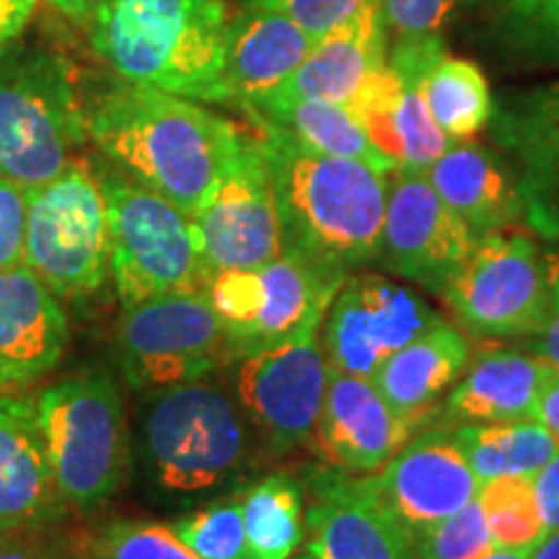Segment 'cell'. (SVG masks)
<instances>
[{"label":"cell","mask_w":559,"mask_h":559,"mask_svg":"<svg viewBox=\"0 0 559 559\" xmlns=\"http://www.w3.org/2000/svg\"><path fill=\"white\" fill-rule=\"evenodd\" d=\"M531 559H559V528L547 531V536L531 551Z\"/></svg>","instance_id":"obj_45"},{"label":"cell","mask_w":559,"mask_h":559,"mask_svg":"<svg viewBox=\"0 0 559 559\" xmlns=\"http://www.w3.org/2000/svg\"><path fill=\"white\" fill-rule=\"evenodd\" d=\"M306 551L317 559H419L415 536L370 474L321 466L306 474Z\"/></svg>","instance_id":"obj_16"},{"label":"cell","mask_w":559,"mask_h":559,"mask_svg":"<svg viewBox=\"0 0 559 559\" xmlns=\"http://www.w3.org/2000/svg\"><path fill=\"white\" fill-rule=\"evenodd\" d=\"M94 559H200L166 523L111 519L88 542Z\"/></svg>","instance_id":"obj_33"},{"label":"cell","mask_w":559,"mask_h":559,"mask_svg":"<svg viewBox=\"0 0 559 559\" xmlns=\"http://www.w3.org/2000/svg\"><path fill=\"white\" fill-rule=\"evenodd\" d=\"M0 559H94V551L58 528H41L0 534Z\"/></svg>","instance_id":"obj_37"},{"label":"cell","mask_w":559,"mask_h":559,"mask_svg":"<svg viewBox=\"0 0 559 559\" xmlns=\"http://www.w3.org/2000/svg\"><path fill=\"white\" fill-rule=\"evenodd\" d=\"M45 3H50L55 11L62 13V16L86 24V19L96 11V5H99L102 0H45Z\"/></svg>","instance_id":"obj_44"},{"label":"cell","mask_w":559,"mask_h":559,"mask_svg":"<svg viewBox=\"0 0 559 559\" xmlns=\"http://www.w3.org/2000/svg\"><path fill=\"white\" fill-rule=\"evenodd\" d=\"M376 3L381 0H249V5H257V9L285 13L317 41Z\"/></svg>","instance_id":"obj_36"},{"label":"cell","mask_w":559,"mask_h":559,"mask_svg":"<svg viewBox=\"0 0 559 559\" xmlns=\"http://www.w3.org/2000/svg\"><path fill=\"white\" fill-rule=\"evenodd\" d=\"M536 419L547 428L559 443V368L549 366L547 381H544L539 394V407H536Z\"/></svg>","instance_id":"obj_43"},{"label":"cell","mask_w":559,"mask_h":559,"mask_svg":"<svg viewBox=\"0 0 559 559\" xmlns=\"http://www.w3.org/2000/svg\"><path fill=\"white\" fill-rule=\"evenodd\" d=\"M39 0H0V45L16 39L21 29L29 24Z\"/></svg>","instance_id":"obj_42"},{"label":"cell","mask_w":559,"mask_h":559,"mask_svg":"<svg viewBox=\"0 0 559 559\" xmlns=\"http://www.w3.org/2000/svg\"><path fill=\"white\" fill-rule=\"evenodd\" d=\"M221 0H102L88 45L124 81L200 104H230Z\"/></svg>","instance_id":"obj_4"},{"label":"cell","mask_w":559,"mask_h":559,"mask_svg":"<svg viewBox=\"0 0 559 559\" xmlns=\"http://www.w3.org/2000/svg\"><path fill=\"white\" fill-rule=\"evenodd\" d=\"M115 360L124 386L138 394L207 379L234 355L207 293L174 290L122 306Z\"/></svg>","instance_id":"obj_9"},{"label":"cell","mask_w":559,"mask_h":559,"mask_svg":"<svg viewBox=\"0 0 559 559\" xmlns=\"http://www.w3.org/2000/svg\"><path fill=\"white\" fill-rule=\"evenodd\" d=\"M109 223V277L122 306L174 290H202L210 270L192 218L117 166L94 164Z\"/></svg>","instance_id":"obj_7"},{"label":"cell","mask_w":559,"mask_h":559,"mask_svg":"<svg viewBox=\"0 0 559 559\" xmlns=\"http://www.w3.org/2000/svg\"><path fill=\"white\" fill-rule=\"evenodd\" d=\"M68 515L47 456L37 394H0V534L60 528Z\"/></svg>","instance_id":"obj_19"},{"label":"cell","mask_w":559,"mask_h":559,"mask_svg":"<svg viewBox=\"0 0 559 559\" xmlns=\"http://www.w3.org/2000/svg\"><path fill=\"white\" fill-rule=\"evenodd\" d=\"M317 39L285 13L249 5L226 26V81L230 102L254 107L283 86Z\"/></svg>","instance_id":"obj_25"},{"label":"cell","mask_w":559,"mask_h":559,"mask_svg":"<svg viewBox=\"0 0 559 559\" xmlns=\"http://www.w3.org/2000/svg\"><path fill=\"white\" fill-rule=\"evenodd\" d=\"M254 128L275 185L283 254L342 277L379 260L389 174L304 148L264 122Z\"/></svg>","instance_id":"obj_2"},{"label":"cell","mask_w":559,"mask_h":559,"mask_svg":"<svg viewBox=\"0 0 559 559\" xmlns=\"http://www.w3.org/2000/svg\"><path fill=\"white\" fill-rule=\"evenodd\" d=\"M24 267L70 304L111 285L107 202L91 160H70L58 177L26 190Z\"/></svg>","instance_id":"obj_8"},{"label":"cell","mask_w":559,"mask_h":559,"mask_svg":"<svg viewBox=\"0 0 559 559\" xmlns=\"http://www.w3.org/2000/svg\"><path fill=\"white\" fill-rule=\"evenodd\" d=\"M544 262H547L551 313H549L547 326H544L536 337H528L526 347L531 355H536L539 360L559 368V249L551 251L549 257H544Z\"/></svg>","instance_id":"obj_40"},{"label":"cell","mask_w":559,"mask_h":559,"mask_svg":"<svg viewBox=\"0 0 559 559\" xmlns=\"http://www.w3.org/2000/svg\"><path fill=\"white\" fill-rule=\"evenodd\" d=\"M254 122H264L296 140L304 148L324 153V156L355 158L373 169L391 174L394 160L379 151L362 128L360 117L345 104L311 102V99H267L243 107Z\"/></svg>","instance_id":"obj_27"},{"label":"cell","mask_w":559,"mask_h":559,"mask_svg":"<svg viewBox=\"0 0 559 559\" xmlns=\"http://www.w3.org/2000/svg\"><path fill=\"white\" fill-rule=\"evenodd\" d=\"M430 185L453 213L466 223L474 239L513 228L523 221V202L515 174L477 143H451L428 169Z\"/></svg>","instance_id":"obj_26"},{"label":"cell","mask_w":559,"mask_h":559,"mask_svg":"<svg viewBox=\"0 0 559 559\" xmlns=\"http://www.w3.org/2000/svg\"><path fill=\"white\" fill-rule=\"evenodd\" d=\"M469 0H381L389 41L440 39V32Z\"/></svg>","instance_id":"obj_35"},{"label":"cell","mask_w":559,"mask_h":559,"mask_svg":"<svg viewBox=\"0 0 559 559\" xmlns=\"http://www.w3.org/2000/svg\"><path fill=\"white\" fill-rule=\"evenodd\" d=\"M130 430V479L156 508H194L249 464V419L210 379L138 391Z\"/></svg>","instance_id":"obj_3"},{"label":"cell","mask_w":559,"mask_h":559,"mask_svg":"<svg viewBox=\"0 0 559 559\" xmlns=\"http://www.w3.org/2000/svg\"><path fill=\"white\" fill-rule=\"evenodd\" d=\"M169 528L200 559H251L239 498H221L187 510Z\"/></svg>","instance_id":"obj_32"},{"label":"cell","mask_w":559,"mask_h":559,"mask_svg":"<svg viewBox=\"0 0 559 559\" xmlns=\"http://www.w3.org/2000/svg\"><path fill=\"white\" fill-rule=\"evenodd\" d=\"M68 347L62 300L24 264L0 272V394L37 386L60 366Z\"/></svg>","instance_id":"obj_21"},{"label":"cell","mask_w":559,"mask_h":559,"mask_svg":"<svg viewBox=\"0 0 559 559\" xmlns=\"http://www.w3.org/2000/svg\"><path fill=\"white\" fill-rule=\"evenodd\" d=\"M192 226L210 275L254 270L283 254L275 185L260 138L243 135L234 164Z\"/></svg>","instance_id":"obj_13"},{"label":"cell","mask_w":559,"mask_h":559,"mask_svg":"<svg viewBox=\"0 0 559 559\" xmlns=\"http://www.w3.org/2000/svg\"><path fill=\"white\" fill-rule=\"evenodd\" d=\"M547 373L549 362L521 349H479L440 404V423L489 425L536 419Z\"/></svg>","instance_id":"obj_23"},{"label":"cell","mask_w":559,"mask_h":559,"mask_svg":"<svg viewBox=\"0 0 559 559\" xmlns=\"http://www.w3.org/2000/svg\"><path fill=\"white\" fill-rule=\"evenodd\" d=\"M432 120L451 143H461L485 128L492 117V96L485 73L469 60L440 55L423 83Z\"/></svg>","instance_id":"obj_30"},{"label":"cell","mask_w":559,"mask_h":559,"mask_svg":"<svg viewBox=\"0 0 559 559\" xmlns=\"http://www.w3.org/2000/svg\"><path fill=\"white\" fill-rule=\"evenodd\" d=\"M508 13L523 39L559 58V0H508Z\"/></svg>","instance_id":"obj_38"},{"label":"cell","mask_w":559,"mask_h":559,"mask_svg":"<svg viewBox=\"0 0 559 559\" xmlns=\"http://www.w3.org/2000/svg\"><path fill=\"white\" fill-rule=\"evenodd\" d=\"M419 559H481L495 551L492 534H489L485 510L474 498L464 508L451 513L449 519L432 523L430 528L415 536Z\"/></svg>","instance_id":"obj_34"},{"label":"cell","mask_w":559,"mask_h":559,"mask_svg":"<svg viewBox=\"0 0 559 559\" xmlns=\"http://www.w3.org/2000/svg\"><path fill=\"white\" fill-rule=\"evenodd\" d=\"M440 298L461 330L474 337H536L551 313L539 243L510 228L477 239L469 260L440 290Z\"/></svg>","instance_id":"obj_10"},{"label":"cell","mask_w":559,"mask_h":559,"mask_svg":"<svg viewBox=\"0 0 559 559\" xmlns=\"http://www.w3.org/2000/svg\"><path fill=\"white\" fill-rule=\"evenodd\" d=\"M324 317H313L283 345L239 360L236 402L272 453H290L313 440L330 370L321 347Z\"/></svg>","instance_id":"obj_12"},{"label":"cell","mask_w":559,"mask_h":559,"mask_svg":"<svg viewBox=\"0 0 559 559\" xmlns=\"http://www.w3.org/2000/svg\"><path fill=\"white\" fill-rule=\"evenodd\" d=\"M26 190L0 179V272L24 264Z\"/></svg>","instance_id":"obj_39"},{"label":"cell","mask_w":559,"mask_h":559,"mask_svg":"<svg viewBox=\"0 0 559 559\" xmlns=\"http://www.w3.org/2000/svg\"><path fill=\"white\" fill-rule=\"evenodd\" d=\"M342 283V275L280 254L254 270L215 272L202 290L226 326L230 355L243 360L293 340L313 317L326 313Z\"/></svg>","instance_id":"obj_11"},{"label":"cell","mask_w":559,"mask_h":559,"mask_svg":"<svg viewBox=\"0 0 559 559\" xmlns=\"http://www.w3.org/2000/svg\"><path fill=\"white\" fill-rule=\"evenodd\" d=\"M389 62V32L381 3L321 37L309 58L267 99H311L353 107ZM262 99V102H267Z\"/></svg>","instance_id":"obj_22"},{"label":"cell","mask_w":559,"mask_h":559,"mask_svg":"<svg viewBox=\"0 0 559 559\" xmlns=\"http://www.w3.org/2000/svg\"><path fill=\"white\" fill-rule=\"evenodd\" d=\"M534 489L542 508L544 526H547V531L559 528V451L534 474Z\"/></svg>","instance_id":"obj_41"},{"label":"cell","mask_w":559,"mask_h":559,"mask_svg":"<svg viewBox=\"0 0 559 559\" xmlns=\"http://www.w3.org/2000/svg\"><path fill=\"white\" fill-rule=\"evenodd\" d=\"M477 239L430 185L428 171L394 169L389 179L379 262L423 290L438 293L469 260Z\"/></svg>","instance_id":"obj_15"},{"label":"cell","mask_w":559,"mask_h":559,"mask_svg":"<svg viewBox=\"0 0 559 559\" xmlns=\"http://www.w3.org/2000/svg\"><path fill=\"white\" fill-rule=\"evenodd\" d=\"M487 124L515 160L523 223L559 241V83L506 96Z\"/></svg>","instance_id":"obj_18"},{"label":"cell","mask_w":559,"mask_h":559,"mask_svg":"<svg viewBox=\"0 0 559 559\" xmlns=\"http://www.w3.org/2000/svg\"><path fill=\"white\" fill-rule=\"evenodd\" d=\"M472 360L466 332L451 321H432L425 332L396 349L373 373L376 389L409 428L438 415V402L461 379Z\"/></svg>","instance_id":"obj_24"},{"label":"cell","mask_w":559,"mask_h":559,"mask_svg":"<svg viewBox=\"0 0 559 559\" xmlns=\"http://www.w3.org/2000/svg\"><path fill=\"white\" fill-rule=\"evenodd\" d=\"M438 319L428 300L394 280L347 275L326 309L321 347L330 366L373 379L396 349Z\"/></svg>","instance_id":"obj_14"},{"label":"cell","mask_w":559,"mask_h":559,"mask_svg":"<svg viewBox=\"0 0 559 559\" xmlns=\"http://www.w3.org/2000/svg\"><path fill=\"white\" fill-rule=\"evenodd\" d=\"M81 86L70 62L39 41L0 45V179L34 190L86 143Z\"/></svg>","instance_id":"obj_6"},{"label":"cell","mask_w":559,"mask_h":559,"mask_svg":"<svg viewBox=\"0 0 559 559\" xmlns=\"http://www.w3.org/2000/svg\"><path fill=\"white\" fill-rule=\"evenodd\" d=\"M290 559H317L313 555H309V551H306V555H298V557H290Z\"/></svg>","instance_id":"obj_47"},{"label":"cell","mask_w":559,"mask_h":559,"mask_svg":"<svg viewBox=\"0 0 559 559\" xmlns=\"http://www.w3.org/2000/svg\"><path fill=\"white\" fill-rule=\"evenodd\" d=\"M251 559H290L306 542V489L288 472L264 474L239 495Z\"/></svg>","instance_id":"obj_28"},{"label":"cell","mask_w":559,"mask_h":559,"mask_svg":"<svg viewBox=\"0 0 559 559\" xmlns=\"http://www.w3.org/2000/svg\"><path fill=\"white\" fill-rule=\"evenodd\" d=\"M456 440L479 481L498 477H534L559 451L555 436L539 419L489 425H453Z\"/></svg>","instance_id":"obj_29"},{"label":"cell","mask_w":559,"mask_h":559,"mask_svg":"<svg viewBox=\"0 0 559 559\" xmlns=\"http://www.w3.org/2000/svg\"><path fill=\"white\" fill-rule=\"evenodd\" d=\"M55 485L70 513L94 515L132 477V430L109 368L88 366L37 391Z\"/></svg>","instance_id":"obj_5"},{"label":"cell","mask_w":559,"mask_h":559,"mask_svg":"<svg viewBox=\"0 0 559 559\" xmlns=\"http://www.w3.org/2000/svg\"><path fill=\"white\" fill-rule=\"evenodd\" d=\"M373 477L391 513L417 536L449 519L479 495L481 481L461 451L453 425H432L412 436Z\"/></svg>","instance_id":"obj_17"},{"label":"cell","mask_w":559,"mask_h":559,"mask_svg":"<svg viewBox=\"0 0 559 559\" xmlns=\"http://www.w3.org/2000/svg\"><path fill=\"white\" fill-rule=\"evenodd\" d=\"M477 500L485 510L495 549H534L547 536L534 477L513 474L481 481Z\"/></svg>","instance_id":"obj_31"},{"label":"cell","mask_w":559,"mask_h":559,"mask_svg":"<svg viewBox=\"0 0 559 559\" xmlns=\"http://www.w3.org/2000/svg\"><path fill=\"white\" fill-rule=\"evenodd\" d=\"M531 551L534 549H495L481 559H531Z\"/></svg>","instance_id":"obj_46"},{"label":"cell","mask_w":559,"mask_h":559,"mask_svg":"<svg viewBox=\"0 0 559 559\" xmlns=\"http://www.w3.org/2000/svg\"><path fill=\"white\" fill-rule=\"evenodd\" d=\"M376 383L330 366L313 440L319 456L349 474H376L415 436Z\"/></svg>","instance_id":"obj_20"},{"label":"cell","mask_w":559,"mask_h":559,"mask_svg":"<svg viewBox=\"0 0 559 559\" xmlns=\"http://www.w3.org/2000/svg\"><path fill=\"white\" fill-rule=\"evenodd\" d=\"M81 99L96 151L190 218L218 190L247 135L200 102L115 73L96 81Z\"/></svg>","instance_id":"obj_1"}]
</instances>
